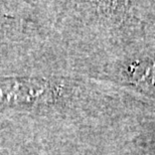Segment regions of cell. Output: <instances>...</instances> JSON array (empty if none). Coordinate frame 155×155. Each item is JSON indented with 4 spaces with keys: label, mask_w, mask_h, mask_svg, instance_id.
<instances>
[{
    "label": "cell",
    "mask_w": 155,
    "mask_h": 155,
    "mask_svg": "<svg viewBox=\"0 0 155 155\" xmlns=\"http://www.w3.org/2000/svg\"><path fill=\"white\" fill-rule=\"evenodd\" d=\"M51 84L39 78H4L0 79V105L32 106L52 98Z\"/></svg>",
    "instance_id": "obj_1"
}]
</instances>
